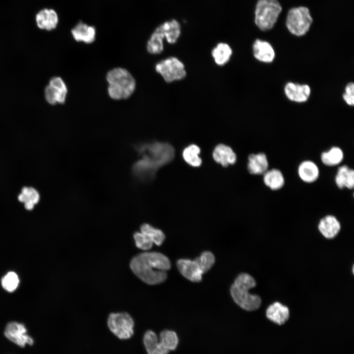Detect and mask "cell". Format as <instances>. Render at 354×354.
<instances>
[{"instance_id":"6da1fadb","label":"cell","mask_w":354,"mask_h":354,"mask_svg":"<svg viewBox=\"0 0 354 354\" xmlns=\"http://www.w3.org/2000/svg\"><path fill=\"white\" fill-rule=\"evenodd\" d=\"M133 147L138 159L132 166V173L138 180H152L157 170L169 163L174 157L175 150L168 143L152 142L137 143Z\"/></svg>"},{"instance_id":"7a4b0ae2","label":"cell","mask_w":354,"mask_h":354,"mask_svg":"<svg viewBox=\"0 0 354 354\" xmlns=\"http://www.w3.org/2000/svg\"><path fill=\"white\" fill-rule=\"evenodd\" d=\"M130 267L134 274L143 282L155 285L166 280L167 271L170 269L171 263L161 253L146 251L135 256L130 261Z\"/></svg>"},{"instance_id":"3957f363","label":"cell","mask_w":354,"mask_h":354,"mask_svg":"<svg viewBox=\"0 0 354 354\" xmlns=\"http://www.w3.org/2000/svg\"><path fill=\"white\" fill-rule=\"evenodd\" d=\"M256 285L255 279L247 273L238 275L231 285V295L235 302L242 309L252 311L260 307L262 299L260 296L249 292Z\"/></svg>"},{"instance_id":"277c9868","label":"cell","mask_w":354,"mask_h":354,"mask_svg":"<svg viewBox=\"0 0 354 354\" xmlns=\"http://www.w3.org/2000/svg\"><path fill=\"white\" fill-rule=\"evenodd\" d=\"M108 83V92L115 100L129 98L134 92L136 81L126 69L117 67L109 71L106 76Z\"/></svg>"},{"instance_id":"5b68a950","label":"cell","mask_w":354,"mask_h":354,"mask_svg":"<svg viewBox=\"0 0 354 354\" xmlns=\"http://www.w3.org/2000/svg\"><path fill=\"white\" fill-rule=\"evenodd\" d=\"M215 259L209 251L203 252L200 256L193 260L180 259L177 262V268L180 274L192 282L202 281L203 274L208 271L214 265Z\"/></svg>"},{"instance_id":"8992f818","label":"cell","mask_w":354,"mask_h":354,"mask_svg":"<svg viewBox=\"0 0 354 354\" xmlns=\"http://www.w3.org/2000/svg\"><path fill=\"white\" fill-rule=\"evenodd\" d=\"M282 11L277 0H258L255 7L254 21L262 31L271 29Z\"/></svg>"},{"instance_id":"52a82bcc","label":"cell","mask_w":354,"mask_h":354,"mask_svg":"<svg viewBox=\"0 0 354 354\" xmlns=\"http://www.w3.org/2000/svg\"><path fill=\"white\" fill-rule=\"evenodd\" d=\"M312 22L309 9L304 6H298L289 11L286 25L292 34L301 36L308 31Z\"/></svg>"},{"instance_id":"ba28073f","label":"cell","mask_w":354,"mask_h":354,"mask_svg":"<svg viewBox=\"0 0 354 354\" xmlns=\"http://www.w3.org/2000/svg\"><path fill=\"white\" fill-rule=\"evenodd\" d=\"M107 325L110 330L120 339H129L134 334V321L126 312L110 314Z\"/></svg>"},{"instance_id":"9c48e42d","label":"cell","mask_w":354,"mask_h":354,"mask_svg":"<svg viewBox=\"0 0 354 354\" xmlns=\"http://www.w3.org/2000/svg\"><path fill=\"white\" fill-rule=\"evenodd\" d=\"M155 68L167 83L180 80L186 75L184 64L174 57L159 61L156 64Z\"/></svg>"},{"instance_id":"30bf717a","label":"cell","mask_w":354,"mask_h":354,"mask_svg":"<svg viewBox=\"0 0 354 354\" xmlns=\"http://www.w3.org/2000/svg\"><path fill=\"white\" fill-rule=\"evenodd\" d=\"M44 94L45 100L50 105L63 104L66 98L67 86L60 77H52L45 88Z\"/></svg>"},{"instance_id":"8fae6325","label":"cell","mask_w":354,"mask_h":354,"mask_svg":"<svg viewBox=\"0 0 354 354\" xmlns=\"http://www.w3.org/2000/svg\"><path fill=\"white\" fill-rule=\"evenodd\" d=\"M4 335L11 341L18 346L24 347L26 344L32 345L33 340L27 334L24 324L16 322L8 323L5 328Z\"/></svg>"},{"instance_id":"7c38bea8","label":"cell","mask_w":354,"mask_h":354,"mask_svg":"<svg viewBox=\"0 0 354 354\" xmlns=\"http://www.w3.org/2000/svg\"><path fill=\"white\" fill-rule=\"evenodd\" d=\"M284 93L290 100L303 103L308 100L311 94V88L307 84L288 82L284 87Z\"/></svg>"},{"instance_id":"4fadbf2b","label":"cell","mask_w":354,"mask_h":354,"mask_svg":"<svg viewBox=\"0 0 354 354\" xmlns=\"http://www.w3.org/2000/svg\"><path fill=\"white\" fill-rule=\"evenodd\" d=\"M35 22L39 29L51 31L55 29L58 24V15L53 9L43 8L36 13Z\"/></svg>"},{"instance_id":"5bb4252c","label":"cell","mask_w":354,"mask_h":354,"mask_svg":"<svg viewBox=\"0 0 354 354\" xmlns=\"http://www.w3.org/2000/svg\"><path fill=\"white\" fill-rule=\"evenodd\" d=\"M252 51L255 58L262 62L271 63L275 57L274 49L266 41L255 40L252 45Z\"/></svg>"},{"instance_id":"9a60e30c","label":"cell","mask_w":354,"mask_h":354,"mask_svg":"<svg viewBox=\"0 0 354 354\" xmlns=\"http://www.w3.org/2000/svg\"><path fill=\"white\" fill-rule=\"evenodd\" d=\"M72 37L77 42H83L89 44L95 39L96 30L95 27L79 22L71 30Z\"/></svg>"},{"instance_id":"2e32d148","label":"cell","mask_w":354,"mask_h":354,"mask_svg":"<svg viewBox=\"0 0 354 354\" xmlns=\"http://www.w3.org/2000/svg\"><path fill=\"white\" fill-rule=\"evenodd\" d=\"M266 316L271 322L278 325H282L289 318V309L287 306L280 302H275L267 308Z\"/></svg>"},{"instance_id":"e0dca14e","label":"cell","mask_w":354,"mask_h":354,"mask_svg":"<svg viewBox=\"0 0 354 354\" xmlns=\"http://www.w3.org/2000/svg\"><path fill=\"white\" fill-rule=\"evenodd\" d=\"M163 34L164 38L169 44L177 42L181 35V28L180 23L172 19L164 22L157 27Z\"/></svg>"},{"instance_id":"ac0fdd59","label":"cell","mask_w":354,"mask_h":354,"mask_svg":"<svg viewBox=\"0 0 354 354\" xmlns=\"http://www.w3.org/2000/svg\"><path fill=\"white\" fill-rule=\"evenodd\" d=\"M215 162L226 167L236 163V156L232 148L228 146L220 144L214 148L212 153Z\"/></svg>"},{"instance_id":"d6986e66","label":"cell","mask_w":354,"mask_h":354,"mask_svg":"<svg viewBox=\"0 0 354 354\" xmlns=\"http://www.w3.org/2000/svg\"><path fill=\"white\" fill-rule=\"evenodd\" d=\"M318 229L324 237L327 239H332L338 234L341 225L334 216L328 215L320 220Z\"/></svg>"},{"instance_id":"ffe728a7","label":"cell","mask_w":354,"mask_h":354,"mask_svg":"<svg viewBox=\"0 0 354 354\" xmlns=\"http://www.w3.org/2000/svg\"><path fill=\"white\" fill-rule=\"evenodd\" d=\"M143 343L148 354H168L170 352L158 340L156 334L150 330L145 332L143 337Z\"/></svg>"},{"instance_id":"44dd1931","label":"cell","mask_w":354,"mask_h":354,"mask_svg":"<svg viewBox=\"0 0 354 354\" xmlns=\"http://www.w3.org/2000/svg\"><path fill=\"white\" fill-rule=\"evenodd\" d=\"M248 160L247 169L250 174L262 175L267 171L268 163L264 153H252L249 155Z\"/></svg>"},{"instance_id":"7402d4cb","label":"cell","mask_w":354,"mask_h":354,"mask_svg":"<svg viewBox=\"0 0 354 354\" xmlns=\"http://www.w3.org/2000/svg\"><path fill=\"white\" fill-rule=\"evenodd\" d=\"M298 174L301 179L306 183L315 181L319 176V170L312 161H302L298 168Z\"/></svg>"},{"instance_id":"603a6c76","label":"cell","mask_w":354,"mask_h":354,"mask_svg":"<svg viewBox=\"0 0 354 354\" xmlns=\"http://www.w3.org/2000/svg\"><path fill=\"white\" fill-rule=\"evenodd\" d=\"M335 181L336 185L340 189L347 187L352 189L354 186V171L347 165L339 167L337 170Z\"/></svg>"},{"instance_id":"cb8c5ba5","label":"cell","mask_w":354,"mask_h":354,"mask_svg":"<svg viewBox=\"0 0 354 354\" xmlns=\"http://www.w3.org/2000/svg\"><path fill=\"white\" fill-rule=\"evenodd\" d=\"M232 53V49L230 46L224 42L218 43L211 51V55L214 62L219 66H223L228 63Z\"/></svg>"},{"instance_id":"d4e9b609","label":"cell","mask_w":354,"mask_h":354,"mask_svg":"<svg viewBox=\"0 0 354 354\" xmlns=\"http://www.w3.org/2000/svg\"><path fill=\"white\" fill-rule=\"evenodd\" d=\"M264 183L270 189L277 190L284 185L285 179L282 172L278 169L267 170L264 174Z\"/></svg>"},{"instance_id":"484cf974","label":"cell","mask_w":354,"mask_h":354,"mask_svg":"<svg viewBox=\"0 0 354 354\" xmlns=\"http://www.w3.org/2000/svg\"><path fill=\"white\" fill-rule=\"evenodd\" d=\"M164 37L157 28L151 34L147 44V49L151 54H160L164 50Z\"/></svg>"},{"instance_id":"4316f807","label":"cell","mask_w":354,"mask_h":354,"mask_svg":"<svg viewBox=\"0 0 354 354\" xmlns=\"http://www.w3.org/2000/svg\"><path fill=\"white\" fill-rule=\"evenodd\" d=\"M344 154L342 150L338 147H333L329 150L321 154L322 162L328 166H334L339 164L343 160Z\"/></svg>"},{"instance_id":"83f0119b","label":"cell","mask_w":354,"mask_h":354,"mask_svg":"<svg viewBox=\"0 0 354 354\" xmlns=\"http://www.w3.org/2000/svg\"><path fill=\"white\" fill-rule=\"evenodd\" d=\"M140 232L145 235L153 243L158 246L161 245L165 239V235L161 230L154 228L147 223L141 225Z\"/></svg>"},{"instance_id":"f1b7e54d","label":"cell","mask_w":354,"mask_h":354,"mask_svg":"<svg viewBox=\"0 0 354 354\" xmlns=\"http://www.w3.org/2000/svg\"><path fill=\"white\" fill-rule=\"evenodd\" d=\"M200 151L198 146L192 144L183 149L182 157L188 164L194 167H198L202 164V159L199 156Z\"/></svg>"},{"instance_id":"f546056e","label":"cell","mask_w":354,"mask_h":354,"mask_svg":"<svg viewBox=\"0 0 354 354\" xmlns=\"http://www.w3.org/2000/svg\"><path fill=\"white\" fill-rule=\"evenodd\" d=\"M159 340L170 351L174 350L178 344V338L175 332L165 330L160 332Z\"/></svg>"},{"instance_id":"4dcf8cb0","label":"cell","mask_w":354,"mask_h":354,"mask_svg":"<svg viewBox=\"0 0 354 354\" xmlns=\"http://www.w3.org/2000/svg\"><path fill=\"white\" fill-rule=\"evenodd\" d=\"M1 283L2 288L7 292L15 291L19 284V279L17 274L13 272H7L1 279Z\"/></svg>"},{"instance_id":"1f68e13d","label":"cell","mask_w":354,"mask_h":354,"mask_svg":"<svg viewBox=\"0 0 354 354\" xmlns=\"http://www.w3.org/2000/svg\"><path fill=\"white\" fill-rule=\"evenodd\" d=\"M133 237L136 247L142 250L148 251L152 247V241L140 232L134 233Z\"/></svg>"},{"instance_id":"d6a6232c","label":"cell","mask_w":354,"mask_h":354,"mask_svg":"<svg viewBox=\"0 0 354 354\" xmlns=\"http://www.w3.org/2000/svg\"><path fill=\"white\" fill-rule=\"evenodd\" d=\"M343 99L349 106H353L354 105V84L350 82L346 86L345 92L343 94Z\"/></svg>"},{"instance_id":"836d02e7","label":"cell","mask_w":354,"mask_h":354,"mask_svg":"<svg viewBox=\"0 0 354 354\" xmlns=\"http://www.w3.org/2000/svg\"><path fill=\"white\" fill-rule=\"evenodd\" d=\"M34 204L31 202L25 203V207L28 210H31L34 206Z\"/></svg>"},{"instance_id":"e575fe53","label":"cell","mask_w":354,"mask_h":354,"mask_svg":"<svg viewBox=\"0 0 354 354\" xmlns=\"http://www.w3.org/2000/svg\"><path fill=\"white\" fill-rule=\"evenodd\" d=\"M18 200H19V201H20V202H24V203L25 200V195H24L23 194H22V193L20 194L18 196Z\"/></svg>"}]
</instances>
